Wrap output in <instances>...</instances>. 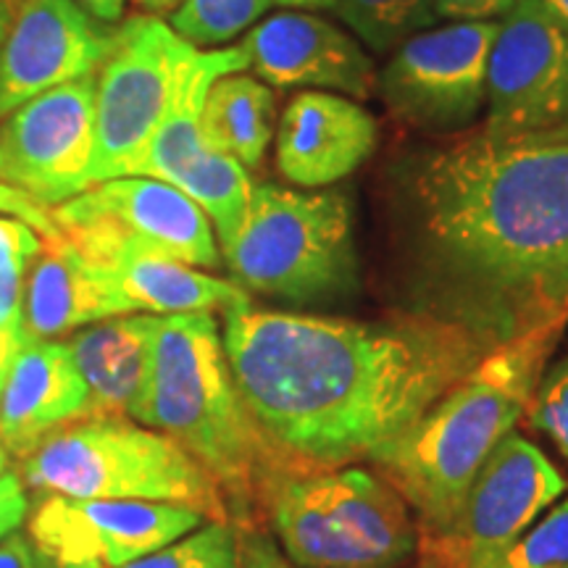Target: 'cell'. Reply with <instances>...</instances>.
I'll list each match as a JSON object with an SVG mask.
<instances>
[{
    "label": "cell",
    "mask_w": 568,
    "mask_h": 568,
    "mask_svg": "<svg viewBox=\"0 0 568 568\" xmlns=\"http://www.w3.org/2000/svg\"><path fill=\"white\" fill-rule=\"evenodd\" d=\"M21 0H0V40L6 38V32H9L13 17H17Z\"/></svg>",
    "instance_id": "obj_39"
},
{
    "label": "cell",
    "mask_w": 568,
    "mask_h": 568,
    "mask_svg": "<svg viewBox=\"0 0 568 568\" xmlns=\"http://www.w3.org/2000/svg\"><path fill=\"white\" fill-rule=\"evenodd\" d=\"M537 138L539 140H548V142H568V113H566L564 122L556 126V130L545 132V134H537Z\"/></svg>",
    "instance_id": "obj_41"
},
{
    "label": "cell",
    "mask_w": 568,
    "mask_h": 568,
    "mask_svg": "<svg viewBox=\"0 0 568 568\" xmlns=\"http://www.w3.org/2000/svg\"><path fill=\"white\" fill-rule=\"evenodd\" d=\"M332 13L374 53H389L437 24L432 0H335Z\"/></svg>",
    "instance_id": "obj_25"
},
{
    "label": "cell",
    "mask_w": 568,
    "mask_h": 568,
    "mask_svg": "<svg viewBox=\"0 0 568 568\" xmlns=\"http://www.w3.org/2000/svg\"><path fill=\"white\" fill-rule=\"evenodd\" d=\"M27 568H48V558L42 556L34 545H32V556H30V564H27Z\"/></svg>",
    "instance_id": "obj_43"
},
{
    "label": "cell",
    "mask_w": 568,
    "mask_h": 568,
    "mask_svg": "<svg viewBox=\"0 0 568 568\" xmlns=\"http://www.w3.org/2000/svg\"><path fill=\"white\" fill-rule=\"evenodd\" d=\"M27 485L82 500H151L230 521L222 487L184 447L124 416H88L59 426L27 458Z\"/></svg>",
    "instance_id": "obj_5"
},
{
    "label": "cell",
    "mask_w": 568,
    "mask_h": 568,
    "mask_svg": "<svg viewBox=\"0 0 568 568\" xmlns=\"http://www.w3.org/2000/svg\"><path fill=\"white\" fill-rule=\"evenodd\" d=\"M209 521L193 508L151 500H82L48 495L30 518L34 548L53 564L101 560L122 568Z\"/></svg>",
    "instance_id": "obj_14"
},
{
    "label": "cell",
    "mask_w": 568,
    "mask_h": 568,
    "mask_svg": "<svg viewBox=\"0 0 568 568\" xmlns=\"http://www.w3.org/2000/svg\"><path fill=\"white\" fill-rule=\"evenodd\" d=\"M524 416L537 432L550 437L568 460V353L552 366H545Z\"/></svg>",
    "instance_id": "obj_29"
},
{
    "label": "cell",
    "mask_w": 568,
    "mask_h": 568,
    "mask_svg": "<svg viewBox=\"0 0 568 568\" xmlns=\"http://www.w3.org/2000/svg\"><path fill=\"white\" fill-rule=\"evenodd\" d=\"M132 3L151 13V17H166V13H174L180 9L184 0H132Z\"/></svg>",
    "instance_id": "obj_37"
},
{
    "label": "cell",
    "mask_w": 568,
    "mask_h": 568,
    "mask_svg": "<svg viewBox=\"0 0 568 568\" xmlns=\"http://www.w3.org/2000/svg\"><path fill=\"white\" fill-rule=\"evenodd\" d=\"M0 464H6V456H3V445H0Z\"/></svg>",
    "instance_id": "obj_44"
},
{
    "label": "cell",
    "mask_w": 568,
    "mask_h": 568,
    "mask_svg": "<svg viewBox=\"0 0 568 568\" xmlns=\"http://www.w3.org/2000/svg\"><path fill=\"white\" fill-rule=\"evenodd\" d=\"M21 347V337L17 332L0 329V387H3L6 376H9V368L13 364V355Z\"/></svg>",
    "instance_id": "obj_36"
},
{
    "label": "cell",
    "mask_w": 568,
    "mask_h": 568,
    "mask_svg": "<svg viewBox=\"0 0 568 568\" xmlns=\"http://www.w3.org/2000/svg\"><path fill=\"white\" fill-rule=\"evenodd\" d=\"M32 556V542L21 531H11L0 539V568H27Z\"/></svg>",
    "instance_id": "obj_34"
},
{
    "label": "cell",
    "mask_w": 568,
    "mask_h": 568,
    "mask_svg": "<svg viewBox=\"0 0 568 568\" xmlns=\"http://www.w3.org/2000/svg\"><path fill=\"white\" fill-rule=\"evenodd\" d=\"M274 3L295 11H329L335 0H274Z\"/></svg>",
    "instance_id": "obj_38"
},
{
    "label": "cell",
    "mask_w": 568,
    "mask_h": 568,
    "mask_svg": "<svg viewBox=\"0 0 568 568\" xmlns=\"http://www.w3.org/2000/svg\"><path fill=\"white\" fill-rule=\"evenodd\" d=\"M111 38L113 24L74 0H21L0 40V122L42 92L95 74Z\"/></svg>",
    "instance_id": "obj_15"
},
{
    "label": "cell",
    "mask_w": 568,
    "mask_h": 568,
    "mask_svg": "<svg viewBox=\"0 0 568 568\" xmlns=\"http://www.w3.org/2000/svg\"><path fill=\"white\" fill-rule=\"evenodd\" d=\"M232 379L284 471L382 458L493 351L464 326L397 314L353 322L224 311Z\"/></svg>",
    "instance_id": "obj_2"
},
{
    "label": "cell",
    "mask_w": 568,
    "mask_h": 568,
    "mask_svg": "<svg viewBox=\"0 0 568 568\" xmlns=\"http://www.w3.org/2000/svg\"><path fill=\"white\" fill-rule=\"evenodd\" d=\"M568 481L527 437L500 439L466 493L450 531L429 548L439 568H474L516 542L556 506Z\"/></svg>",
    "instance_id": "obj_12"
},
{
    "label": "cell",
    "mask_w": 568,
    "mask_h": 568,
    "mask_svg": "<svg viewBox=\"0 0 568 568\" xmlns=\"http://www.w3.org/2000/svg\"><path fill=\"white\" fill-rule=\"evenodd\" d=\"M0 216H13L19 222L30 224L34 232L45 237H59L61 230L53 219V209H48L45 203H40L38 197H32L24 190L11 187V184L0 182Z\"/></svg>",
    "instance_id": "obj_30"
},
{
    "label": "cell",
    "mask_w": 568,
    "mask_h": 568,
    "mask_svg": "<svg viewBox=\"0 0 568 568\" xmlns=\"http://www.w3.org/2000/svg\"><path fill=\"white\" fill-rule=\"evenodd\" d=\"M132 422L184 447L222 487L234 527L251 529L266 481L284 468L237 393L211 314L159 316L151 376Z\"/></svg>",
    "instance_id": "obj_4"
},
{
    "label": "cell",
    "mask_w": 568,
    "mask_h": 568,
    "mask_svg": "<svg viewBox=\"0 0 568 568\" xmlns=\"http://www.w3.org/2000/svg\"><path fill=\"white\" fill-rule=\"evenodd\" d=\"M53 219L63 237L92 264L109 266L132 251L172 255L195 268L222 264V251L201 205L180 187L153 176H119L92 184L55 205Z\"/></svg>",
    "instance_id": "obj_9"
},
{
    "label": "cell",
    "mask_w": 568,
    "mask_h": 568,
    "mask_svg": "<svg viewBox=\"0 0 568 568\" xmlns=\"http://www.w3.org/2000/svg\"><path fill=\"white\" fill-rule=\"evenodd\" d=\"M474 568H568V497L552 506L510 548Z\"/></svg>",
    "instance_id": "obj_28"
},
{
    "label": "cell",
    "mask_w": 568,
    "mask_h": 568,
    "mask_svg": "<svg viewBox=\"0 0 568 568\" xmlns=\"http://www.w3.org/2000/svg\"><path fill=\"white\" fill-rule=\"evenodd\" d=\"M560 332L545 329L493 347L374 460L418 516L429 545L450 531L479 468L527 414Z\"/></svg>",
    "instance_id": "obj_3"
},
{
    "label": "cell",
    "mask_w": 568,
    "mask_h": 568,
    "mask_svg": "<svg viewBox=\"0 0 568 568\" xmlns=\"http://www.w3.org/2000/svg\"><path fill=\"white\" fill-rule=\"evenodd\" d=\"M497 21H450L395 48L376 74L387 111L410 130L450 138L468 132L487 103V61Z\"/></svg>",
    "instance_id": "obj_10"
},
{
    "label": "cell",
    "mask_w": 568,
    "mask_h": 568,
    "mask_svg": "<svg viewBox=\"0 0 568 568\" xmlns=\"http://www.w3.org/2000/svg\"><path fill=\"white\" fill-rule=\"evenodd\" d=\"M408 311L487 345L568 322V142L450 134L387 172Z\"/></svg>",
    "instance_id": "obj_1"
},
{
    "label": "cell",
    "mask_w": 568,
    "mask_h": 568,
    "mask_svg": "<svg viewBox=\"0 0 568 568\" xmlns=\"http://www.w3.org/2000/svg\"><path fill=\"white\" fill-rule=\"evenodd\" d=\"M274 126L276 95L258 77L234 71L211 84L201 113V138L213 151L253 169L264 161Z\"/></svg>",
    "instance_id": "obj_23"
},
{
    "label": "cell",
    "mask_w": 568,
    "mask_h": 568,
    "mask_svg": "<svg viewBox=\"0 0 568 568\" xmlns=\"http://www.w3.org/2000/svg\"><path fill=\"white\" fill-rule=\"evenodd\" d=\"M95 151V74L32 98L0 122V182L48 209L90 184Z\"/></svg>",
    "instance_id": "obj_13"
},
{
    "label": "cell",
    "mask_w": 568,
    "mask_h": 568,
    "mask_svg": "<svg viewBox=\"0 0 568 568\" xmlns=\"http://www.w3.org/2000/svg\"><path fill=\"white\" fill-rule=\"evenodd\" d=\"M126 314L130 308L101 264H92L63 234L42 240L21 290V343L74 335L82 326Z\"/></svg>",
    "instance_id": "obj_18"
},
{
    "label": "cell",
    "mask_w": 568,
    "mask_h": 568,
    "mask_svg": "<svg viewBox=\"0 0 568 568\" xmlns=\"http://www.w3.org/2000/svg\"><path fill=\"white\" fill-rule=\"evenodd\" d=\"M240 550H243V568H297L264 531H240Z\"/></svg>",
    "instance_id": "obj_32"
},
{
    "label": "cell",
    "mask_w": 568,
    "mask_h": 568,
    "mask_svg": "<svg viewBox=\"0 0 568 568\" xmlns=\"http://www.w3.org/2000/svg\"><path fill=\"white\" fill-rule=\"evenodd\" d=\"M155 326L159 316L126 314L88 324L71 335L67 347L88 389L82 418L134 416L151 376Z\"/></svg>",
    "instance_id": "obj_20"
},
{
    "label": "cell",
    "mask_w": 568,
    "mask_h": 568,
    "mask_svg": "<svg viewBox=\"0 0 568 568\" xmlns=\"http://www.w3.org/2000/svg\"><path fill=\"white\" fill-rule=\"evenodd\" d=\"M3 466H6V464H0V474H3Z\"/></svg>",
    "instance_id": "obj_45"
},
{
    "label": "cell",
    "mask_w": 568,
    "mask_h": 568,
    "mask_svg": "<svg viewBox=\"0 0 568 568\" xmlns=\"http://www.w3.org/2000/svg\"><path fill=\"white\" fill-rule=\"evenodd\" d=\"M261 503L297 568H397L416 550L408 503L368 468L280 471Z\"/></svg>",
    "instance_id": "obj_7"
},
{
    "label": "cell",
    "mask_w": 568,
    "mask_h": 568,
    "mask_svg": "<svg viewBox=\"0 0 568 568\" xmlns=\"http://www.w3.org/2000/svg\"><path fill=\"white\" fill-rule=\"evenodd\" d=\"M88 389L67 343H21L0 387V445L27 458L59 426L82 418Z\"/></svg>",
    "instance_id": "obj_19"
},
{
    "label": "cell",
    "mask_w": 568,
    "mask_h": 568,
    "mask_svg": "<svg viewBox=\"0 0 568 568\" xmlns=\"http://www.w3.org/2000/svg\"><path fill=\"white\" fill-rule=\"evenodd\" d=\"M247 69L268 88H311L368 101L376 92L372 55L335 21L311 11H280L243 38Z\"/></svg>",
    "instance_id": "obj_16"
},
{
    "label": "cell",
    "mask_w": 568,
    "mask_h": 568,
    "mask_svg": "<svg viewBox=\"0 0 568 568\" xmlns=\"http://www.w3.org/2000/svg\"><path fill=\"white\" fill-rule=\"evenodd\" d=\"M219 251L245 293L284 303L343 301L361 282L353 203L343 190L253 184L243 226Z\"/></svg>",
    "instance_id": "obj_6"
},
{
    "label": "cell",
    "mask_w": 568,
    "mask_h": 568,
    "mask_svg": "<svg viewBox=\"0 0 568 568\" xmlns=\"http://www.w3.org/2000/svg\"><path fill=\"white\" fill-rule=\"evenodd\" d=\"M48 568H105L101 560H80V564H53L48 560Z\"/></svg>",
    "instance_id": "obj_42"
},
{
    "label": "cell",
    "mask_w": 568,
    "mask_h": 568,
    "mask_svg": "<svg viewBox=\"0 0 568 568\" xmlns=\"http://www.w3.org/2000/svg\"><path fill=\"white\" fill-rule=\"evenodd\" d=\"M27 516V497L21 493V481L13 471L0 474V539H6L11 531L24 521Z\"/></svg>",
    "instance_id": "obj_33"
},
{
    "label": "cell",
    "mask_w": 568,
    "mask_h": 568,
    "mask_svg": "<svg viewBox=\"0 0 568 568\" xmlns=\"http://www.w3.org/2000/svg\"><path fill=\"white\" fill-rule=\"evenodd\" d=\"M193 51L195 45L151 13L113 27L111 45L95 71L90 184L140 174Z\"/></svg>",
    "instance_id": "obj_8"
},
{
    "label": "cell",
    "mask_w": 568,
    "mask_h": 568,
    "mask_svg": "<svg viewBox=\"0 0 568 568\" xmlns=\"http://www.w3.org/2000/svg\"><path fill=\"white\" fill-rule=\"evenodd\" d=\"M274 0H184L172 13V30L195 48L224 45L258 24Z\"/></svg>",
    "instance_id": "obj_26"
},
{
    "label": "cell",
    "mask_w": 568,
    "mask_h": 568,
    "mask_svg": "<svg viewBox=\"0 0 568 568\" xmlns=\"http://www.w3.org/2000/svg\"><path fill=\"white\" fill-rule=\"evenodd\" d=\"M568 113V30L542 0H518L497 19L487 61V122L493 138H537Z\"/></svg>",
    "instance_id": "obj_11"
},
{
    "label": "cell",
    "mask_w": 568,
    "mask_h": 568,
    "mask_svg": "<svg viewBox=\"0 0 568 568\" xmlns=\"http://www.w3.org/2000/svg\"><path fill=\"white\" fill-rule=\"evenodd\" d=\"M379 126L347 95L303 90L276 126V166L297 187H329L364 166L376 151Z\"/></svg>",
    "instance_id": "obj_17"
},
{
    "label": "cell",
    "mask_w": 568,
    "mask_h": 568,
    "mask_svg": "<svg viewBox=\"0 0 568 568\" xmlns=\"http://www.w3.org/2000/svg\"><path fill=\"white\" fill-rule=\"evenodd\" d=\"M245 69L247 55L243 45L213 48V51L195 48L180 71L172 105L148 148L138 176H153V180L174 184L176 176L187 169V163L205 148L201 138V113L211 84L219 77Z\"/></svg>",
    "instance_id": "obj_22"
},
{
    "label": "cell",
    "mask_w": 568,
    "mask_h": 568,
    "mask_svg": "<svg viewBox=\"0 0 568 568\" xmlns=\"http://www.w3.org/2000/svg\"><path fill=\"white\" fill-rule=\"evenodd\" d=\"M174 187H180L190 201L201 205L216 230L219 247H224L240 232L253 195L251 174L243 163L209 145L176 176Z\"/></svg>",
    "instance_id": "obj_24"
},
{
    "label": "cell",
    "mask_w": 568,
    "mask_h": 568,
    "mask_svg": "<svg viewBox=\"0 0 568 568\" xmlns=\"http://www.w3.org/2000/svg\"><path fill=\"white\" fill-rule=\"evenodd\" d=\"M103 268L130 314H224L232 305L251 301L240 284L197 272L163 253L132 251Z\"/></svg>",
    "instance_id": "obj_21"
},
{
    "label": "cell",
    "mask_w": 568,
    "mask_h": 568,
    "mask_svg": "<svg viewBox=\"0 0 568 568\" xmlns=\"http://www.w3.org/2000/svg\"><path fill=\"white\" fill-rule=\"evenodd\" d=\"M80 9L101 24H119L124 17V0H74Z\"/></svg>",
    "instance_id": "obj_35"
},
{
    "label": "cell",
    "mask_w": 568,
    "mask_h": 568,
    "mask_svg": "<svg viewBox=\"0 0 568 568\" xmlns=\"http://www.w3.org/2000/svg\"><path fill=\"white\" fill-rule=\"evenodd\" d=\"M542 3L548 6L552 17H556L560 24H564L568 30V0H542Z\"/></svg>",
    "instance_id": "obj_40"
},
{
    "label": "cell",
    "mask_w": 568,
    "mask_h": 568,
    "mask_svg": "<svg viewBox=\"0 0 568 568\" xmlns=\"http://www.w3.org/2000/svg\"><path fill=\"white\" fill-rule=\"evenodd\" d=\"M437 19L447 21H497L514 9L518 0H432Z\"/></svg>",
    "instance_id": "obj_31"
},
{
    "label": "cell",
    "mask_w": 568,
    "mask_h": 568,
    "mask_svg": "<svg viewBox=\"0 0 568 568\" xmlns=\"http://www.w3.org/2000/svg\"><path fill=\"white\" fill-rule=\"evenodd\" d=\"M122 568H243L240 529L230 521H205L176 542Z\"/></svg>",
    "instance_id": "obj_27"
}]
</instances>
